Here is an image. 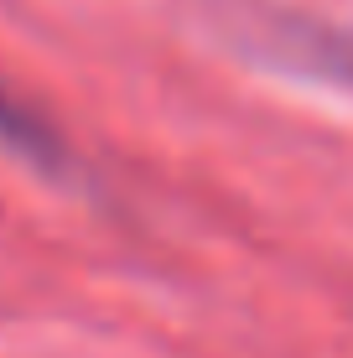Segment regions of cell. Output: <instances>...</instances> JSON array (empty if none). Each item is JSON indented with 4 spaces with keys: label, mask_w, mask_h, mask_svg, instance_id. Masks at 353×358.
Masks as SVG:
<instances>
[{
    "label": "cell",
    "mask_w": 353,
    "mask_h": 358,
    "mask_svg": "<svg viewBox=\"0 0 353 358\" xmlns=\"http://www.w3.org/2000/svg\"><path fill=\"white\" fill-rule=\"evenodd\" d=\"M0 145H6V151H16L21 162H31L36 171H47V177H63V171L73 166L63 135L47 125L31 104H21L10 89H0Z\"/></svg>",
    "instance_id": "2"
},
{
    "label": "cell",
    "mask_w": 353,
    "mask_h": 358,
    "mask_svg": "<svg viewBox=\"0 0 353 358\" xmlns=\"http://www.w3.org/2000/svg\"><path fill=\"white\" fill-rule=\"evenodd\" d=\"M260 57L281 63L291 73L327 83H348L353 89V31L348 27H322V21H301V16H275L254 31Z\"/></svg>",
    "instance_id": "1"
}]
</instances>
